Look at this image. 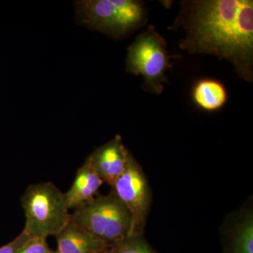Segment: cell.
Instances as JSON below:
<instances>
[{"label": "cell", "mask_w": 253, "mask_h": 253, "mask_svg": "<svg viewBox=\"0 0 253 253\" xmlns=\"http://www.w3.org/2000/svg\"><path fill=\"white\" fill-rule=\"evenodd\" d=\"M171 28H182L179 47L189 54L226 60L238 76L253 81L252 0H184Z\"/></svg>", "instance_id": "6da1fadb"}, {"label": "cell", "mask_w": 253, "mask_h": 253, "mask_svg": "<svg viewBox=\"0 0 253 253\" xmlns=\"http://www.w3.org/2000/svg\"><path fill=\"white\" fill-rule=\"evenodd\" d=\"M111 189L130 214L129 236L144 235L151 208V191L142 168L130 152L124 172L113 183Z\"/></svg>", "instance_id": "8992f818"}, {"label": "cell", "mask_w": 253, "mask_h": 253, "mask_svg": "<svg viewBox=\"0 0 253 253\" xmlns=\"http://www.w3.org/2000/svg\"><path fill=\"white\" fill-rule=\"evenodd\" d=\"M31 239V236L23 229L14 240L0 247V253H16Z\"/></svg>", "instance_id": "5bb4252c"}, {"label": "cell", "mask_w": 253, "mask_h": 253, "mask_svg": "<svg viewBox=\"0 0 253 253\" xmlns=\"http://www.w3.org/2000/svg\"><path fill=\"white\" fill-rule=\"evenodd\" d=\"M103 184L104 181L95 170L88 156L78 169L72 186L65 193L69 209L73 211L94 199Z\"/></svg>", "instance_id": "9c48e42d"}, {"label": "cell", "mask_w": 253, "mask_h": 253, "mask_svg": "<svg viewBox=\"0 0 253 253\" xmlns=\"http://www.w3.org/2000/svg\"><path fill=\"white\" fill-rule=\"evenodd\" d=\"M167 42L154 26L139 33L128 47L126 71L144 80L143 89L150 94H161L168 83V70L172 67Z\"/></svg>", "instance_id": "277c9868"}, {"label": "cell", "mask_w": 253, "mask_h": 253, "mask_svg": "<svg viewBox=\"0 0 253 253\" xmlns=\"http://www.w3.org/2000/svg\"><path fill=\"white\" fill-rule=\"evenodd\" d=\"M21 202L26 217L23 230L32 238L56 237L71 221L65 193L52 182L31 184Z\"/></svg>", "instance_id": "3957f363"}, {"label": "cell", "mask_w": 253, "mask_h": 253, "mask_svg": "<svg viewBox=\"0 0 253 253\" xmlns=\"http://www.w3.org/2000/svg\"><path fill=\"white\" fill-rule=\"evenodd\" d=\"M225 253H253V214L251 206L229 217L223 227Z\"/></svg>", "instance_id": "ba28073f"}, {"label": "cell", "mask_w": 253, "mask_h": 253, "mask_svg": "<svg viewBox=\"0 0 253 253\" xmlns=\"http://www.w3.org/2000/svg\"><path fill=\"white\" fill-rule=\"evenodd\" d=\"M56 238L61 253H102L110 246L71 221Z\"/></svg>", "instance_id": "30bf717a"}, {"label": "cell", "mask_w": 253, "mask_h": 253, "mask_svg": "<svg viewBox=\"0 0 253 253\" xmlns=\"http://www.w3.org/2000/svg\"><path fill=\"white\" fill-rule=\"evenodd\" d=\"M77 24L119 41L127 38L147 23L148 10L139 0H76Z\"/></svg>", "instance_id": "7a4b0ae2"}, {"label": "cell", "mask_w": 253, "mask_h": 253, "mask_svg": "<svg viewBox=\"0 0 253 253\" xmlns=\"http://www.w3.org/2000/svg\"><path fill=\"white\" fill-rule=\"evenodd\" d=\"M54 253H61L59 252V251H58L57 250L56 251H54Z\"/></svg>", "instance_id": "2e32d148"}, {"label": "cell", "mask_w": 253, "mask_h": 253, "mask_svg": "<svg viewBox=\"0 0 253 253\" xmlns=\"http://www.w3.org/2000/svg\"><path fill=\"white\" fill-rule=\"evenodd\" d=\"M102 253H116V251H115L114 250H113L112 249V248L111 247V246H110L108 248V249H106V250H105L104 252H103Z\"/></svg>", "instance_id": "9a60e30c"}, {"label": "cell", "mask_w": 253, "mask_h": 253, "mask_svg": "<svg viewBox=\"0 0 253 253\" xmlns=\"http://www.w3.org/2000/svg\"><path fill=\"white\" fill-rule=\"evenodd\" d=\"M129 154L121 136L116 135L95 149L89 157L104 183L111 186L124 172Z\"/></svg>", "instance_id": "52a82bcc"}, {"label": "cell", "mask_w": 253, "mask_h": 253, "mask_svg": "<svg viewBox=\"0 0 253 253\" xmlns=\"http://www.w3.org/2000/svg\"><path fill=\"white\" fill-rule=\"evenodd\" d=\"M117 253H158L146 241L144 235L129 236L111 245Z\"/></svg>", "instance_id": "7c38bea8"}, {"label": "cell", "mask_w": 253, "mask_h": 253, "mask_svg": "<svg viewBox=\"0 0 253 253\" xmlns=\"http://www.w3.org/2000/svg\"><path fill=\"white\" fill-rule=\"evenodd\" d=\"M16 253H54V251L50 249L46 239L32 238Z\"/></svg>", "instance_id": "4fadbf2b"}, {"label": "cell", "mask_w": 253, "mask_h": 253, "mask_svg": "<svg viewBox=\"0 0 253 253\" xmlns=\"http://www.w3.org/2000/svg\"><path fill=\"white\" fill-rule=\"evenodd\" d=\"M71 221L109 246L130 235V214L112 191L73 210Z\"/></svg>", "instance_id": "5b68a950"}, {"label": "cell", "mask_w": 253, "mask_h": 253, "mask_svg": "<svg viewBox=\"0 0 253 253\" xmlns=\"http://www.w3.org/2000/svg\"><path fill=\"white\" fill-rule=\"evenodd\" d=\"M192 97L200 109L212 112L224 107L228 101V92L221 82L203 79L195 84Z\"/></svg>", "instance_id": "8fae6325"}]
</instances>
